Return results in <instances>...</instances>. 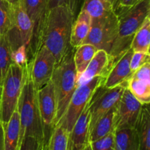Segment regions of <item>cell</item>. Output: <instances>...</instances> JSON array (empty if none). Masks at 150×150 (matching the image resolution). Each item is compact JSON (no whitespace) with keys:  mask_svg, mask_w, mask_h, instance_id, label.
<instances>
[{"mask_svg":"<svg viewBox=\"0 0 150 150\" xmlns=\"http://www.w3.org/2000/svg\"><path fill=\"white\" fill-rule=\"evenodd\" d=\"M75 13L66 6H59L48 10L39 38V45H43L58 62L70 46V35Z\"/></svg>","mask_w":150,"mask_h":150,"instance_id":"cell-1","label":"cell"},{"mask_svg":"<svg viewBox=\"0 0 150 150\" xmlns=\"http://www.w3.org/2000/svg\"><path fill=\"white\" fill-rule=\"evenodd\" d=\"M24 73L23 88L17 106L21 124L18 150L23 138L28 136L35 137L47 145L40 113L38 90L34 86L29 64L24 68Z\"/></svg>","mask_w":150,"mask_h":150,"instance_id":"cell-2","label":"cell"},{"mask_svg":"<svg viewBox=\"0 0 150 150\" xmlns=\"http://www.w3.org/2000/svg\"><path fill=\"white\" fill-rule=\"evenodd\" d=\"M150 13V0H142L128 9L119 12L118 33L109 55L113 65L130 48L136 32Z\"/></svg>","mask_w":150,"mask_h":150,"instance_id":"cell-3","label":"cell"},{"mask_svg":"<svg viewBox=\"0 0 150 150\" xmlns=\"http://www.w3.org/2000/svg\"><path fill=\"white\" fill-rule=\"evenodd\" d=\"M74 48L70 47L62 58L57 62L51 82L54 87L57 103L56 125L65 113L70 99L77 87V72L75 66Z\"/></svg>","mask_w":150,"mask_h":150,"instance_id":"cell-4","label":"cell"},{"mask_svg":"<svg viewBox=\"0 0 150 150\" xmlns=\"http://www.w3.org/2000/svg\"><path fill=\"white\" fill-rule=\"evenodd\" d=\"M24 68L12 63L3 81L0 91V121L3 126L17 109L24 81Z\"/></svg>","mask_w":150,"mask_h":150,"instance_id":"cell-5","label":"cell"},{"mask_svg":"<svg viewBox=\"0 0 150 150\" xmlns=\"http://www.w3.org/2000/svg\"><path fill=\"white\" fill-rule=\"evenodd\" d=\"M105 77L98 76L76 87L64 115L56 125L70 133L82 111L90 102L95 91L103 86Z\"/></svg>","mask_w":150,"mask_h":150,"instance_id":"cell-6","label":"cell"},{"mask_svg":"<svg viewBox=\"0 0 150 150\" xmlns=\"http://www.w3.org/2000/svg\"><path fill=\"white\" fill-rule=\"evenodd\" d=\"M118 25V16L115 11L105 17L92 19L90 31L82 44H91L98 50H104L109 54L117 38Z\"/></svg>","mask_w":150,"mask_h":150,"instance_id":"cell-7","label":"cell"},{"mask_svg":"<svg viewBox=\"0 0 150 150\" xmlns=\"http://www.w3.org/2000/svg\"><path fill=\"white\" fill-rule=\"evenodd\" d=\"M12 4L14 19L13 26L6 35L12 51L17 49L21 45H25L29 52L33 38L34 23L25 10L21 0Z\"/></svg>","mask_w":150,"mask_h":150,"instance_id":"cell-8","label":"cell"},{"mask_svg":"<svg viewBox=\"0 0 150 150\" xmlns=\"http://www.w3.org/2000/svg\"><path fill=\"white\" fill-rule=\"evenodd\" d=\"M31 76L36 90H39L51 81L54 67L57 64L55 57L43 45H40L28 62Z\"/></svg>","mask_w":150,"mask_h":150,"instance_id":"cell-9","label":"cell"},{"mask_svg":"<svg viewBox=\"0 0 150 150\" xmlns=\"http://www.w3.org/2000/svg\"><path fill=\"white\" fill-rule=\"evenodd\" d=\"M125 88L126 84L119 85L111 89H105L101 86L95 91L89 102L90 121L89 130L100 118L117 105Z\"/></svg>","mask_w":150,"mask_h":150,"instance_id":"cell-10","label":"cell"},{"mask_svg":"<svg viewBox=\"0 0 150 150\" xmlns=\"http://www.w3.org/2000/svg\"><path fill=\"white\" fill-rule=\"evenodd\" d=\"M143 104L139 102L127 87L115 106L114 131L127 127H135Z\"/></svg>","mask_w":150,"mask_h":150,"instance_id":"cell-11","label":"cell"},{"mask_svg":"<svg viewBox=\"0 0 150 150\" xmlns=\"http://www.w3.org/2000/svg\"><path fill=\"white\" fill-rule=\"evenodd\" d=\"M38 100L45 132V142L48 145L50 136L55 127L57 117V103L54 87L51 81L38 90Z\"/></svg>","mask_w":150,"mask_h":150,"instance_id":"cell-12","label":"cell"},{"mask_svg":"<svg viewBox=\"0 0 150 150\" xmlns=\"http://www.w3.org/2000/svg\"><path fill=\"white\" fill-rule=\"evenodd\" d=\"M126 87L143 105L150 103V62L146 63L128 79Z\"/></svg>","mask_w":150,"mask_h":150,"instance_id":"cell-13","label":"cell"},{"mask_svg":"<svg viewBox=\"0 0 150 150\" xmlns=\"http://www.w3.org/2000/svg\"><path fill=\"white\" fill-rule=\"evenodd\" d=\"M25 10L34 23V34L30 47L31 54H33L39 46V38L42 23L48 9V0H21Z\"/></svg>","mask_w":150,"mask_h":150,"instance_id":"cell-14","label":"cell"},{"mask_svg":"<svg viewBox=\"0 0 150 150\" xmlns=\"http://www.w3.org/2000/svg\"><path fill=\"white\" fill-rule=\"evenodd\" d=\"M90 121L89 103L79 116L68 134L67 150H82L89 143V128Z\"/></svg>","mask_w":150,"mask_h":150,"instance_id":"cell-15","label":"cell"},{"mask_svg":"<svg viewBox=\"0 0 150 150\" xmlns=\"http://www.w3.org/2000/svg\"><path fill=\"white\" fill-rule=\"evenodd\" d=\"M112 66V61L108 53L104 50H98L86 70L77 78V86L98 76L106 78Z\"/></svg>","mask_w":150,"mask_h":150,"instance_id":"cell-16","label":"cell"},{"mask_svg":"<svg viewBox=\"0 0 150 150\" xmlns=\"http://www.w3.org/2000/svg\"><path fill=\"white\" fill-rule=\"evenodd\" d=\"M133 53V50L130 48L114 63L105 78L103 85L104 88L111 89L119 85L127 84V81L133 75L130 65Z\"/></svg>","mask_w":150,"mask_h":150,"instance_id":"cell-17","label":"cell"},{"mask_svg":"<svg viewBox=\"0 0 150 150\" xmlns=\"http://www.w3.org/2000/svg\"><path fill=\"white\" fill-rule=\"evenodd\" d=\"M92 18L86 10L81 9L76 20L73 22L70 35V46L76 48L83 43L89 34Z\"/></svg>","mask_w":150,"mask_h":150,"instance_id":"cell-18","label":"cell"},{"mask_svg":"<svg viewBox=\"0 0 150 150\" xmlns=\"http://www.w3.org/2000/svg\"><path fill=\"white\" fill-rule=\"evenodd\" d=\"M20 128V117L16 109L4 126V150H18Z\"/></svg>","mask_w":150,"mask_h":150,"instance_id":"cell-19","label":"cell"},{"mask_svg":"<svg viewBox=\"0 0 150 150\" xmlns=\"http://www.w3.org/2000/svg\"><path fill=\"white\" fill-rule=\"evenodd\" d=\"M114 136V150H140L139 136L135 127L116 130Z\"/></svg>","mask_w":150,"mask_h":150,"instance_id":"cell-20","label":"cell"},{"mask_svg":"<svg viewBox=\"0 0 150 150\" xmlns=\"http://www.w3.org/2000/svg\"><path fill=\"white\" fill-rule=\"evenodd\" d=\"M140 150H150V112L149 104L143 105L136 125Z\"/></svg>","mask_w":150,"mask_h":150,"instance_id":"cell-21","label":"cell"},{"mask_svg":"<svg viewBox=\"0 0 150 150\" xmlns=\"http://www.w3.org/2000/svg\"><path fill=\"white\" fill-rule=\"evenodd\" d=\"M114 112L115 107L111 108L103 117L100 118L89 130V142H95L108 133L114 131Z\"/></svg>","mask_w":150,"mask_h":150,"instance_id":"cell-22","label":"cell"},{"mask_svg":"<svg viewBox=\"0 0 150 150\" xmlns=\"http://www.w3.org/2000/svg\"><path fill=\"white\" fill-rule=\"evenodd\" d=\"M150 17L146 18L144 23L136 32L131 44L130 48L133 52H142L150 54Z\"/></svg>","mask_w":150,"mask_h":150,"instance_id":"cell-23","label":"cell"},{"mask_svg":"<svg viewBox=\"0 0 150 150\" xmlns=\"http://www.w3.org/2000/svg\"><path fill=\"white\" fill-rule=\"evenodd\" d=\"M73 59L76 66L77 76L79 77L87 67L88 64L98 51L94 45L88 43H83L75 48ZM77 77V78H78Z\"/></svg>","mask_w":150,"mask_h":150,"instance_id":"cell-24","label":"cell"},{"mask_svg":"<svg viewBox=\"0 0 150 150\" xmlns=\"http://www.w3.org/2000/svg\"><path fill=\"white\" fill-rule=\"evenodd\" d=\"M81 9L86 10L92 19L105 17L114 12L112 4L101 0H84Z\"/></svg>","mask_w":150,"mask_h":150,"instance_id":"cell-25","label":"cell"},{"mask_svg":"<svg viewBox=\"0 0 150 150\" xmlns=\"http://www.w3.org/2000/svg\"><path fill=\"white\" fill-rule=\"evenodd\" d=\"M12 48L7 35H0V88L10 64Z\"/></svg>","mask_w":150,"mask_h":150,"instance_id":"cell-26","label":"cell"},{"mask_svg":"<svg viewBox=\"0 0 150 150\" xmlns=\"http://www.w3.org/2000/svg\"><path fill=\"white\" fill-rule=\"evenodd\" d=\"M13 4L7 0H0V35H6L13 26Z\"/></svg>","mask_w":150,"mask_h":150,"instance_id":"cell-27","label":"cell"},{"mask_svg":"<svg viewBox=\"0 0 150 150\" xmlns=\"http://www.w3.org/2000/svg\"><path fill=\"white\" fill-rule=\"evenodd\" d=\"M68 133L60 127H55L48 142L47 150H67Z\"/></svg>","mask_w":150,"mask_h":150,"instance_id":"cell-28","label":"cell"},{"mask_svg":"<svg viewBox=\"0 0 150 150\" xmlns=\"http://www.w3.org/2000/svg\"><path fill=\"white\" fill-rule=\"evenodd\" d=\"M115 136L114 131L108 133L106 136L90 142L92 150H114Z\"/></svg>","mask_w":150,"mask_h":150,"instance_id":"cell-29","label":"cell"},{"mask_svg":"<svg viewBox=\"0 0 150 150\" xmlns=\"http://www.w3.org/2000/svg\"><path fill=\"white\" fill-rule=\"evenodd\" d=\"M12 62L20 67H26L28 64V50L25 45H21L11 53Z\"/></svg>","mask_w":150,"mask_h":150,"instance_id":"cell-30","label":"cell"},{"mask_svg":"<svg viewBox=\"0 0 150 150\" xmlns=\"http://www.w3.org/2000/svg\"><path fill=\"white\" fill-rule=\"evenodd\" d=\"M19 150H47V145L32 136H25Z\"/></svg>","mask_w":150,"mask_h":150,"instance_id":"cell-31","label":"cell"},{"mask_svg":"<svg viewBox=\"0 0 150 150\" xmlns=\"http://www.w3.org/2000/svg\"><path fill=\"white\" fill-rule=\"evenodd\" d=\"M150 54L142 52H133L130 59V70L132 73H135L138 69L142 67L146 63L149 62Z\"/></svg>","mask_w":150,"mask_h":150,"instance_id":"cell-32","label":"cell"},{"mask_svg":"<svg viewBox=\"0 0 150 150\" xmlns=\"http://www.w3.org/2000/svg\"><path fill=\"white\" fill-rule=\"evenodd\" d=\"M77 4L78 0H48L47 11L50 9L59 7V6H66L71 9L74 13H76Z\"/></svg>","mask_w":150,"mask_h":150,"instance_id":"cell-33","label":"cell"},{"mask_svg":"<svg viewBox=\"0 0 150 150\" xmlns=\"http://www.w3.org/2000/svg\"><path fill=\"white\" fill-rule=\"evenodd\" d=\"M142 0H116L114 4V11L120 10V12L133 7Z\"/></svg>","mask_w":150,"mask_h":150,"instance_id":"cell-34","label":"cell"},{"mask_svg":"<svg viewBox=\"0 0 150 150\" xmlns=\"http://www.w3.org/2000/svg\"><path fill=\"white\" fill-rule=\"evenodd\" d=\"M0 150H4V126L0 121Z\"/></svg>","mask_w":150,"mask_h":150,"instance_id":"cell-35","label":"cell"},{"mask_svg":"<svg viewBox=\"0 0 150 150\" xmlns=\"http://www.w3.org/2000/svg\"><path fill=\"white\" fill-rule=\"evenodd\" d=\"M101 1H105V2H108V3H110V4H112V5L114 6V4H115V1H116V0H101Z\"/></svg>","mask_w":150,"mask_h":150,"instance_id":"cell-36","label":"cell"},{"mask_svg":"<svg viewBox=\"0 0 150 150\" xmlns=\"http://www.w3.org/2000/svg\"><path fill=\"white\" fill-rule=\"evenodd\" d=\"M82 150H92V147H91V145H90V143H88L86 145V146H85L84 148H83Z\"/></svg>","mask_w":150,"mask_h":150,"instance_id":"cell-37","label":"cell"},{"mask_svg":"<svg viewBox=\"0 0 150 150\" xmlns=\"http://www.w3.org/2000/svg\"><path fill=\"white\" fill-rule=\"evenodd\" d=\"M7 1H8L10 4H16V3L18 2L19 0H7Z\"/></svg>","mask_w":150,"mask_h":150,"instance_id":"cell-38","label":"cell"},{"mask_svg":"<svg viewBox=\"0 0 150 150\" xmlns=\"http://www.w3.org/2000/svg\"><path fill=\"white\" fill-rule=\"evenodd\" d=\"M0 91H1V88H0Z\"/></svg>","mask_w":150,"mask_h":150,"instance_id":"cell-39","label":"cell"}]
</instances>
